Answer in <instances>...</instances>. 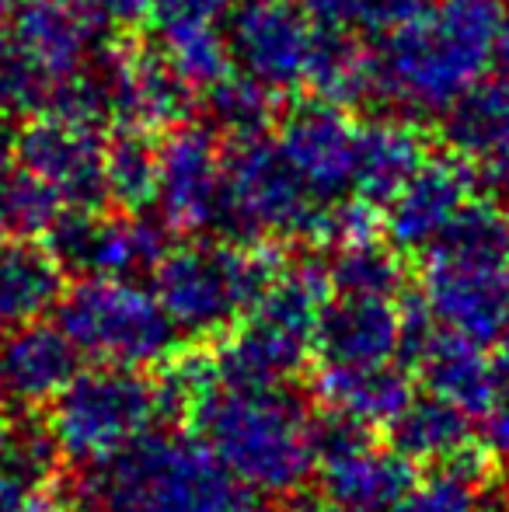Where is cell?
Instances as JSON below:
<instances>
[{
  "label": "cell",
  "mask_w": 509,
  "mask_h": 512,
  "mask_svg": "<svg viewBox=\"0 0 509 512\" xmlns=\"http://www.w3.org/2000/svg\"><path fill=\"white\" fill-rule=\"evenodd\" d=\"M77 512H262L192 432H147L133 446L84 467Z\"/></svg>",
  "instance_id": "obj_3"
},
{
  "label": "cell",
  "mask_w": 509,
  "mask_h": 512,
  "mask_svg": "<svg viewBox=\"0 0 509 512\" xmlns=\"http://www.w3.org/2000/svg\"><path fill=\"white\" fill-rule=\"evenodd\" d=\"M440 140L461 164L509 154V77H482L440 115Z\"/></svg>",
  "instance_id": "obj_24"
},
{
  "label": "cell",
  "mask_w": 509,
  "mask_h": 512,
  "mask_svg": "<svg viewBox=\"0 0 509 512\" xmlns=\"http://www.w3.org/2000/svg\"><path fill=\"white\" fill-rule=\"evenodd\" d=\"M433 0H300L321 28H349L363 35H391L419 18Z\"/></svg>",
  "instance_id": "obj_33"
},
{
  "label": "cell",
  "mask_w": 509,
  "mask_h": 512,
  "mask_svg": "<svg viewBox=\"0 0 509 512\" xmlns=\"http://www.w3.org/2000/svg\"><path fill=\"white\" fill-rule=\"evenodd\" d=\"M81 352L60 324L0 328V401L7 408H46L77 377Z\"/></svg>",
  "instance_id": "obj_20"
},
{
  "label": "cell",
  "mask_w": 509,
  "mask_h": 512,
  "mask_svg": "<svg viewBox=\"0 0 509 512\" xmlns=\"http://www.w3.org/2000/svg\"><path fill=\"white\" fill-rule=\"evenodd\" d=\"M482 485L447 467H433L422 481H415L387 512H478L482 509Z\"/></svg>",
  "instance_id": "obj_35"
},
{
  "label": "cell",
  "mask_w": 509,
  "mask_h": 512,
  "mask_svg": "<svg viewBox=\"0 0 509 512\" xmlns=\"http://www.w3.org/2000/svg\"><path fill=\"white\" fill-rule=\"evenodd\" d=\"M314 478L328 512H387L415 485V464L367 425L321 411Z\"/></svg>",
  "instance_id": "obj_9"
},
{
  "label": "cell",
  "mask_w": 509,
  "mask_h": 512,
  "mask_svg": "<svg viewBox=\"0 0 509 512\" xmlns=\"http://www.w3.org/2000/svg\"><path fill=\"white\" fill-rule=\"evenodd\" d=\"M429 161V143L408 115H377L360 126L353 196L387 206Z\"/></svg>",
  "instance_id": "obj_22"
},
{
  "label": "cell",
  "mask_w": 509,
  "mask_h": 512,
  "mask_svg": "<svg viewBox=\"0 0 509 512\" xmlns=\"http://www.w3.org/2000/svg\"><path fill=\"white\" fill-rule=\"evenodd\" d=\"M304 88L311 98L342 108L377 102V53L349 28H321L307 60Z\"/></svg>",
  "instance_id": "obj_27"
},
{
  "label": "cell",
  "mask_w": 509,
  "mask_h": 512,
  "mask_svg": "<svg viewBox=\"0 0 509 512\" xmlns=\"http://www.w3.org/2000/svg\"><path fill=\"white\" fill-rule=\"evenodd\" d=\"M4 244H7V241H4V227H0V248H4Z\"/></svg>",
  "instance_id": "obj_48"
},
{
  "label": "cell",
  "mask_w": 509,
  "mask_h": 512,
  "mask_svg": "<svg viewBox=\"0 0 509 512\" xmlns=\"http://www.w3.org/2000/svg\"><path fill=\"white\" fill-rule=\"evenodd\" d=\"M63 209V199L21 164L0 178V227L18 241H42Z\"/></svg>",
  "instance_id": "obj_31"
},
{
  "label": "cell",
  "mask_w": 509,
  "mask_h": 512,
  "mask_svg": "<svg viewBox=\"0 0 509 512\" xmlns=\"http://www.w3.org/2000/svg\"><path fill=\"white\" fill-rule=\"evenodd\" d=\"M14 443H18V429H14V422H11V411L0 401V471L11 464Z\"/></svg>",
  "instance_id": "obj_43"
},
{
  "label": "cell",
  "mask_w": 509,
  "mask_h": 512,
  "mask_svg": "<svg viewBox=\"0 0 509 512\" xmlns=\"http://www.w3.org/2000/svg\"><path fill=\"white\" fill-rule=\"evenodd\" d=\"M67 272L39 241H11L0 248V328L35 324L60 307Z\"/></svg>",
  "instance_id": "obj_25"
},
{
  "label": "cell",
  "mask_w": 509,
  "mask_h": 512,
  "mask_svg": "<svg viewBox=\"0 0 509 512\" xmlns=\"http://www.w3.org/2000/svg\"><path fill=\"white\" fill-rule=\"evenodd\" d=\"M21 4H25V0H0V25H11V18L18 14Z\"/></svg>",
  "instance_id": "obj_45"
},
{
  "label": "cell",
  "mask_w": 509,
  "mask_h": 512,
  "mask_svg": "<svg viewBox=\"0 0 509 512\" xmlns=\"http://www.w3.org/2000/svg\"><path fill=\"white\" fill-rule=\"evenodd\" d=\"M185 425L258 499H290L318 467V418L290 387L220 384Z\"/></svg>",
  "instance_id": "obj_2"
},
{
  "label": "cell",
  "mask_w": 509,
  "mask_h": 512,
  "mask_svg": "<svg viewBox=\"0 0 509 512\" xmlns=\"http://www.w3.org/2000/svg\"><path fill=\"white\" fill-rule=\"evenodd\" d=\"M157 182H161V143H154V133L116 129L105 140L109 203L123 213H143L157 206Z\"/></svg>",
  "instance_id": "obj_28"
},
{
  "label": "cell",
  "mask_w": 509,
  "mask_h": 512,
  "mask_svg": "<svg viewBox=\"0 0 509 512\" xmlns=\"http://www.w3.org/2000/svg\"><path fill=\"white\" fill-rule=\"evenodd\" d=\"M56 81L35 63V56L14 39L0 32V112L14 119H32L49 108Z\"/></svg>",
  "instance_id": "obj_34"
},
{
  "label": "cell",
  "mask_w": 509,
  "mask_h": 512,
  "mask_svg": "<svg viewBox=\"0 0 509 512\" xmlns=\"http://www.w3.org/2000/svg\"><path fill=\"white\" fill-rule=\"evenodd\" d=\"M478 512H509V488H496L489 499H482Z\"/></svg>",
  "instance_id": "obj_44"
},
{
  "label": "cell",
  "mask_w": 509,
  "mask_h": 512,
  "mask_svg": "<svg viewBox=\"0 0 509 512\" xmlns=\"http://www.w3.org/2000/svg\"><path fill=\"white\" fill-rule=\"evenodd\" d=\"M46 481L49 478H35L18 467H4L0 471V512H35V499Z\"/></svg>",
  "instance_id": "obj_38"
},
{
  "label": "cell",
  "mask_w": 509,
  "mask_h": 512,
  "mask_svg": "<svg viewBox=\"0 0 509 512\" xmlns=\"http://www.w3.org/2000/svg\"><path fill=\"white\" fill-rule=\"evenodd\" d=\"M18 136H21V122L14 115L0 112V178L18 168Z\"/></svg>",
  "instance_id": "obj_41"
},
{
  "label": "cell",
  "mask_w": 509,
  "mask_h": 512,
  "mask_svg": "<svg viewBox=\"0 0 509 512\" xmlns=\"http://www.w3.org/2000/svg\"><path fill=\"white\" fill-rule=\"evenodd\" d=\"M154 422H164L154 377L123 366H95L70 380L42 425L56 453L84 471L154 432Z\"/></svg>",
  "instance_id": "obj_6"
},
{
  "label": "cell",
  "mask_w": 509,
  "mask_h": 512,
  "mask_svg": "<svg viewBox=\"0 0 509 512\" xmlns=\"http://www.w3.org/2000/svg\"><path fill=\"white\" fill-rule=\"evenodd\" d=\"M56 317L81 359L98 366L143 370L178 349V328L136 279H81L63 293Z\"/></svg>",
  "instance_id": "obj_7"
},
{
  "label": "cell",
  "mask_w": 509,
  "mask_h": 512,
  "mask_svg": "<svg viewBox=\"0 0 509 512\" xmlns=\"http://www.w3.org/2000/svg\"><path fill=\"white\" fill-rule=\"evenodd\" d=\"M84 14L91 18V25L109 39L116 32H129V28L143 25L150 14V0H74Z\"/></svg>",
  "instance_id": "obj_37"
},
{
  "label": "cell",
  "mask_w": 509,
  "mask_h": 512,
  "mask_svg": "<svg viewBox=\"0 0 509 512\" xmlns=\"http://www.w3.org/2000/svg\"><path fill=\"white\" fill-rule=\"evenodd\" d=\"M7 32L35 56V63L56 84L77 74L109 42L74 0H25Z\"/></svg>",
  "instance_id": "obj_21"
},
{
  "label": "cell",
  "mask_w": 509,
  "mask_h": 512,
  "mask_svg": "<svg viewBox=\"0 0 509 512\" xmlns=\"http://www.w3.org/2000/svg\"><path fill=\"white\" fill-rule=\"evenodd\" d=\"M492 363H496L499 401H509V324L503 328V335L496 338V352H492Z\"/></svg>",
  "instance_id": "obj_42"
},
{
  "label": "cell",
  "mask_w": 509,
  "mask_h": 512,
  "mask_svg": "<svg viewBox=\"0 0 509 512\" xmlns=\"http://www.w3.org/2000/svg\"><path fill=\"white\" fill-rule=\"evenodd\" d=\"M42 244L67 276L81 279H136L140 272H154L171 248L161 220L123 209H63Z\"/></svg>",
  "instance_id": "obj_10"
},
{
  "label": "cell",
  "mask_w": 509,
  "mask_h": 512,
  "mask_svg": "<svg viewBox=\"0 0 509 512\" xmlns=\"http://www.w3.org/2000/svg\"><path fill=\"white\" fill-rule=\"evenodd\" d=\"M419 297L436 324L489 345L509 324V213L475 196L422 255Z\"/></svg>",
  "instance_id": "obj_5"
},
{
  "label": "cell",
  "mask_w": 509,
  "mask_h": 512,
  "mask_svg": "<svg viewBox=\"0 0 509 512\" xmlns=\"http://www.w3.org/2000/svg\"><path fill=\"white\" fill-rule=\"evenodd\" d=\"M405 307L398 297H339L325 307L314 335L318 366H387L401 356Z\"/></svg>",
  "instance_id": "obj_19"
},
{
  "label": "cell",
  "mask_w": 509,
  "mask_h": 512,
  "mask_svg": "<svg viewBox=\"0 0 509 512\" xmlns=\"http://www.w3.org/2000/svg\"><path fill=\"white\" fill-rule=\"evenodd\" d=\"M332 290L339 297H398L405 290V255L387 241L332 251Z\"/></svg>",
  "instance_id": "obj_30"
},
{
  "label": "cell",
  "mask_w": 509,
  "mask_h": 512,
  "mask_svg": "<svg viewBox=\"0 0 509 512\" xmlns=\"http://www.w3.org/2000/svg\"><path fill=\"white\" fill-rule=\"evenodd\" d=\"M116 98V129L168 133L192 112V88L157 46H105Z\"/></svg>",
  "instance_id": "obj_16"
},
{
  "label": "cell",
  "mask_w": 509,
  "mask_h": 512,
  "mask_svg": "<svg viewBox=\"0 0 509 512\" xmlns=\"http://www.w3.org/2000/svg\"><path fill=\"white\" fill-rule=\"evenodd\" d=\"M224 206V147L206 122H182L161 140L157 213L168 230L199 237L220 223Z\"/></svg>",
  "instance_id": "obj_13"
},
{
  "label": "cell",
  "mask_w": 509,
  "mask_h": 512,
  "mask_svg": "<svg viewBox=\"0 0 509 512\" xmlns=\"http://www.w3.org/2000/svg\"><path fill=\"white\" fill-rule=\"evenodd\" d=\"M356 140L360 126L342 105L307 95L304 102H293L286 112H279L276 147L318 203L353 196Z\"/></svg>",
  "instance_id": "obj_14"
},
{
  "label": "cell",
  "mask_w": 509,
  "mask_h": 512,
  "mask_svg": "<svg viewBox=\"0 0 509 512\" xmlns=\"http://www.w3.org/2000/svg\"><path fill=\"white\" fill-rule=\"evenodd\" d=\"M18 164L39 175L67 209H105V136L60 115H32L21 122Z\"/></svg>",
  "instance_id": "obj_15"
},
{
  "label": "cell",
  "mask_w": 509,
  "mask_h": 512,
  "mask_svg": "<svg viewBox=\"0 0 509 512\" xmlns=\"http://www.w3.org/2000/svg\"><path fill=\"white\" fill-rule=\"evenodd\" d=\"M210 345L227 387H290L314 359L311 331L258 307Z\"/></svg>",
  "instance_id": "obj_17"
},
{
  "label": "cell",
  "mask_w": 509,
  "mask_h": 512,
  "mask_svg": "<svg viewBox=\"0 0 509 512\" xmlns=\"http://www.w3.org/2000/svg\"><path fill=\"white\" fill-rule=\"evenodd\" d=\"M276 512H328L325 506H311V502H293V506H283V509H276Z\"/></svg>",
  "instance_id": "obj_47"
},
{
  "label": "cell",
  "mask_w": 509,
  "mask_h": 512,
  "mask_svg": "<svg viewBox=\"0 0 509 512\" xmlns=\"http://www.w3.org/2000/svg\"><path fill=\"white\" fill-rule=\"evenodd\" d=\"M475 185V196L492 199L499 206H509V154L506 157H492L482 164H464Z\"/></svg>",
  "instance_id": "obj_39"
},
{
  "label": "cell",
  "mask_w": 509,
  "mask_h": 512,
  "mask_svg": "<svg viewBox=\"0 0 509 512\" xmlns=\"http://www.w3.org/2000/svg\"><path fill=\"white\" fill-rule=\"evenodd\" d=\"M405 307V342L401 359L408 373L426 387V394L450 401L471 418H485L499 405L496 363L482 342L436 324L422 297L401 300Z\"/></svg>",
  "instance_id": "obj_11"
},
{
  "label": "cell",
  "mask_w": 509,
  "mask_h": 512,
  "mask_svg": "<svg viewBox=\"0 0 509 512\" xmlns=\"http://www.w3.org/2000/svg\"><path fill=\"white\" fill-rule=\"evenodd\" d=\"M387 443L412 460L415 467H447L461 457L468 446H475L482 436H475L471 415L436 394H422L405 405L398 418L384 429Z\"/></svg>",
  "instance_id": "obj_26"
},
{
  "label": "cell",
  "mask_w": 509,
  "mask_h": 512,
  "mask_svg": "<svg viewBox=\"0 0 509 512\" xmlns=\"http://www.w3.org/2000/svg\"><path fill=\"white\" fill-rule=\"evenodd\" d=\"M157 49L168 56V63L178 70L185 84L192 91H206L217 81H224L231 74V46L227 35L217 25L206 28H182V32L157 35Z\"/></svg>",
  "instance_id": "obj_32"
},
{
  "label": "cell",
  "mask_w": 509,
  "mask_h": 512,
  "mask_svg": "<svg viewBox=\"0 0 509 512\" xmlns=\"http://www.w3.org/2000/svg\"><path fill=\"white\" fill-rule=\"evenodd\" d=\"M311 391L318 405L349 422H360L374 432H384L394 418L415 398L408 366H363V370H342V366H314Z\"/></svg>",
  "instance_id": "obj_23"
},
{
  "label": "cell",
  "mask_w": 509,
  "mask_h": 512,
  "mask_svg": "<svg viewBox=\"0 0 509 512\" xmlns=\"http://www.w3.org/2000/svg\"><path fill=\"white\" fill-rule=\"evenodd\" d=\"M272 119H279L276 91L245 74H227L224 81L203 91V122L224 140L265 136Z\"/></svg>",
  "instance_id": "obj_29"
},
{
  "label": "cell",
  "mask_w": 509,
  "mask_h": 512,
  "mask_svg": "<svg viewBox=\"0 0 509 512\" xmlns=\"http://www.w3.org/2000/svg\"><path fill=\"white\" fill-rule=\"evenodd\" d=\"M318 21L300 0H245L227 21V46L238 74L269 91H293L304 84Z\"/></svg>",
  "instance_id": "obj_12"
},
{
  "label": "cell",
  "mask_w": 509,
  "mask_h": 512,
  "mask_svg": "<svg viewBox=\"0 0 509 512\" xmlns=\"http://www.w3.org/2000/svg\"><path fill=\"white\" fill-rule=\"evenodd\" d=\"M506 28L503 0H433L374 49L377 102L408 119L443 115L496 63Z\"/></svg>",
  "instance_id": "obj_1"
},
{
  "label": "cell",
  "mask_w": 509,
  "mask_h": 512,
  "mask_svg": "<svg viewBox=\"0 0 509 512\" xmlns=\"http://www.w3.org/2000/svg\"><path fill=\"white\" fill-rule=\"evenodd\" d=\"M485 446L496 453L499 464H509V401H499L496 408L485 415Z\"/></svg>",
  "instance_id": "obj_40"
},
{
  "label": "cell",
  "mask_w": 509,
  "mask_h": 512,
  "mask_svg": "<svg viewBox=\"0 0 509 512\" xmlns=\"http://www.w3.org/2000/svg\"><path fill=\"white\" fill-rule=\"evenodd\" d=\"M321 203L304 189L283 150L265 136L227 140L224 147V206L217 230L234 241H307Z\"/></svg>",
  "instance_id": "obj_8"
},
{
  "label": "cell",
  "mask_w": 509,
  "mask_h": 512,
  "mask_svg": "<svg viewBox=\"0 0 509 512\" xmlns=\"http://www.w3.org/2000/svg\"><path fill=\"white\" fill-rule=\"evenodd\" d=\"M475 199L471 175L457 157H429L419 175L384 206V237L401 255H426L461 209Z\"/></svg>",
  "instance_id": "obj_18"
},
{
  "label": "cell",
  "mask_w": 509,
  "mask_h": 512,
  "mask_svg": "<svg viewBox=\"0 0 509 512\" xmlns=\"http://www.w3.org/2000/svg\"><path fill=\"white\" fill-rule=\"evenodd\" d=\"M290 258L279 241H185L154 265L164 314L192 342H217L238 328L279 283Z\"/></svg>",
  "instance_id": "obj_4"
},
{
  "label": "cell",
  "mask_w": 509,
  "mask_h": 512,
  "mask_svg": "<svg viewBox=\"0 0 509 512\" xmlns=\"http://www.w3.org/2000/svg\"><path fill=\"white\" fill-rule=\"evenodd\" d=\"M234 0H150V28L157 35L182 32V28H206L220 25Z\"/></svg>",
  "instance_id": "obj_36"
},
{
  "label": "cell",
  "mask_w": 509,
  "mask_h": 512,
  "mask_svg": "<svg viewBox=\"0 0 509 512\" xmlns=\"http://www.w3.org/2000/svg\"><path fill=\"white\" fill-rule=\"evenodd\" d=\"M496 63L503 67V77H509V28L503 35V42H499V53H496Z\"/></svg>",
  "instance_id": "obj_46"
}]
</instances>
